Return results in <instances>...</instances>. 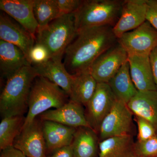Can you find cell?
Masks as SVG:
<instances>
[{
    "label": "cell",
    "mask_w": 157,
    "mask_h": 157,
    "mask_svg": "<svg viewBox=\"0 0 157 157\" xmlns=\"http://www.w3.org/2000/svg\"><path fill=\"white\" fill-rule=\"evenodd\" d=\"M31 65L25 55L16 45L0 40L1 75L8 78L21 68Z\"/></svg>",
    "instance_id": "17"
},
{
    "label": "cell",
    "mask_w": 157,
    "mask_h": 157,
    "mask_svg": "<svg viewBox=\"0 0 157 157\" xmlns=\"http://www.w3.org/2000/svg\"><path fill=\"white\" fill-rule=\"evenodd\" d=\"M60 16L74 13L79 8L82 1L80 0H55Z\"/></svg>",
    "instance_id": "29"
},
{
    "label": "cell",
    "mask_w": 157,
    "mask_h": 157,
    "mask_svg": "<svg viewBox=\"0 0 157 157\" xmlns=\"http://www.w3.org/2000/svg\"><path fill=\"white\" fill-rule=\"evenodd\" d=\"M67 94L58 86L47 78H35L29 99V108L22 128L30 124L37 116L51 108H59L67 103Z\"/></svg>",
    "instance_id": "4"
},
{
    "label": "cell",
    "mask_w": 157,
    "mask_h": 157,
    "mask_svg": "<svg viewBox=\"0 0 157 157\" xmlns=\"http://www.w3.org/2000/svg\"><path fill=\"white\" fill-rule=\"evenodd\" d=\"M25 117L15 116L3 118L0 124V149L1 151L13 146L14 140L22 130Z\"/></svg>",
    "instance_id": "24"
},
{
    "label": "cell",
    "mask_w": 157,
    "mask_h": 157,
    "mask_svg": "<svg viewBox=\"0 0 157 157\" xmlns=\"http://www.w3.org/2000/svg\"><path fill=\"white\" fill-rule=\"evenodd\" d=\"M128 62L130 75L137 90H157L152 73L149 56H128Z\"/></svg>",
    "instance_id": "16"
},
{
    "label": "cell",
    "mask_w": 157,
    "mask_h": 157,
    "mask_svg": "<svg viewBox=\"0 0 157 157\" xmlns=\"http://www.w3.org/2000/svg\"><path fill=\"white\" fill-rule=\"evenodd\" d=\"M38 76L34 67L30 65L7 78L0 97V111L3 118L23 116L28 111L31 88Z\"/></svg>",
    "instance_id": "2"
},
{
    "label": "cell",
    "mask_w": 157,
    "mask_h": 157,
    "mask_svg": "<svg viewBox=\"0 0 157 157\" xmlns=\"http://www.w3.org/2000/svg\"><path fill=\"white\" fill-rule=\"evenodd\" d=\"M33 11L39 25L38 32L59 17L55 0H34Z\"/></svg>",
    "instance_id": "25"
},
{
    "label": "cell",
    "mask_w": 157,
    "mask_h": 157,
    "mask_svg": "<svg viewBox=\"0 0 157 157\" xmlns=\"http://www.w3.org/2000/svg\"><path fill=\"white\" fill-rule=\"evenodd\" d=\"M47 157H74L71 145L62 147L53 152L51 155Z\"/></svg>",
    "instance_id": "33"
},
{
    "label": "cell",
    "mask_w": 157,
    "mask_h": 157,
    "mask_svg": "<svg viewBox=\"0 0 157 157\" xmlns=\"http://www.w3.org/2000/svg\"><path fill=\"white\" fill-rule=\"evenodd\" d=\"M73 76L71 93L69 97L70 100L86 107L95 92L98 82L92 75L90 70Z\"/></svg>",
    "instance_id": "23"
},
{
    "label": "cell",
    "mask_w": 157,
    "mask_h": 157,
    "mask_svg": "<svg viewBox=\"0 0 157 157\" xmlns=\"http://www.w3.org/2000/svg\"><path fill=\"white\" fill-rule=\"evenodd\" d=\"M116 99L107 83H98L94 94L86 106V117L98 134L101 123L110 112Z\"/></svg>",
    "instance_id": "9"
},
{
    "label": "cell",
    "mask_w": 157,
    "mask_h": 157,
    "mask_svg": "<svg viewBox=\"0 0 157 157\" xmlns=\"http://www.w3.org/2000/svg\"><path fill=\"white\" fill-rule=\"evenodd\" d=\"M112 27H98L78 32L65 51L63 64L71 75L90 70L95 61L118 42Z\"/></svg>",
    "instance_id": "1"
},
{
    "label": "cell",
    "mask_w": 157,
    "mask_h": 157,
    "mask_svg": "<svg viewBox=\"0 0 157 157\" xmlns=\"http://www.w3.org/2000/svg\"><path fill=\"white\" fill-rule=\"evenodd\" d=\"M128 58L127 52L118 42L95 61L90 69L91 73L98 83H108Z\"/></svg>",
    "instance_id": "8"
},
{
    "label": "cell",
    "mask_w": 157,
    "mask_h": 157,
    "mask_svg": "<svg viewBox=\"0 0 157 157\" xmlns=\"http://www.w3.org/2000/svg\"><path fill=\"white\" fill-rule=\"evenodd\" d=\"M98 134L89 127L76 129L71 145L74 157H97L99 155Z\"/></svg>",
    "instance_id": "20"
},
{
    "label": "cell",
    "mask_w": 157,
    "mask_h": 157,
    "mask_svg": "<svg viewBox=\"0 0 157 157\" xmlns=\"http://www.w3.org/2000/svg\"><path fill=\"white\" fill-rule=\"evenodd\" d=\"M51 58L50 54L44 45L36 42L29 54V60L32 65L44 63Z\"/></svg>",
    "instance_id": "28"
},
{
    "label": "cell",
    "mask_w": 157,
    "mask_h": 157,
    "mask_svg": "<svg viewBox=\"0 0 157 157\" xmlns=\"http://www.w3.org/2000/svg\"><path fill=\"white\" fill-rule=\"evenodd\" d=\"M149 59L154 80L157 90V47L150 54Z\"/></svg>",
    "instance_id": "31"
},
{
    "label": "cell",
    "mask_w": 157,
    "mask_h": 157,
    "mask_svg": "<svg viewBox=\"0 0 157 157\" xmlns=\"http://www.w3.org/2000/svg\"><path fill=\"white\" fill-rule=\"evenodd\" d=\"M128 56H149L157 47V30L148 21L118 39Z\"/></svg>",
    "instance_id": "7"
},
{
    "label": "cell",
    "mask_w": 157,
    "mask_h": 157,
    "mask_svg": "<svg viewBox=\"0 0 157 157\" xmlns=\"http://www.w3.org/2000/svg\"><path fill=\"white\" fill-rule=\"evenodd\" d=\"M0 157H27L19 150L14 146H10L1 151Z\"/></svg>",
    "instance_id": "32"
},
{
    "label": "cell",
    "mask_w": 157,
    "mask_h": 157,
    "mask_svg": "<svg viewBox=\"0 0 157 157\" xmlns=\"http://www.w3.org/2000/svg\"><path fill=\"white\" fill-rule=\"evenodd\" d=\"M134 137H109L99 142L98 157H136Z\"/></svg>",
    "instance_id": "22"
},
{
    "label": "cell",
    "mask_w": 157,
    "mask_h": 157,
    "mask_svg": "<svg viewBox=\"0 0 157 157\" xmlns=\"http://www.w3.org/2000/svg\"><path fill=\"white\" fill-rule=\"evenodd\" d=\"M0 39L20 48L28 60L30 51L36 43V37L3 12L0 14Z\"/></svg>",
    "instance_id": "13"
},
{
    "label": "cell",
    "mask_w": 157,
    "mask_h": 157,
    "mask_svg": "<svg viewBox=\"0 0 157 157\" xmlns=\"http://www.w3.org/2000/svg\"><path fill=\"white\" fill-rule=\"evenodd\" d=\"M34 0H1L0 9L36 37L38 23L33 11Z\"/></svg>",
    "instance_id": "14"
},
{
    "label": "cell",
    "mask_w": 157,
    "mask_h": 157,
    "mask_svg": "<svg viewBox=\"0 0 157 157\" xmlns=\"http://www.w3.org/2000/svg\"><path fill=\"white\" fill-rule=\"evenodd\" d=\"M147 0H124L121 13L113 31L118 39L146 21Z\"/></svg>",
    "instance_id": "11"
},
{
    "label": "cell",
    "mask_w": 157,
    "mask_h": 157,
    "mask_svg": "<svg viewBox=\"0 0 157 157\" xmlns=\"http://www.w3.org/2000/svg\"><path fill=\"white\" fill-rule=\"evenodd\" d=\"M13 146L27 157H47L43 121L36 118L29 125L23 128Z\"/></svg>",
    "instance_id": "10"
},
{
    "label": "cell",
    "mask_w": 157,
    "mask_h": 157,
    "mask_svg": "<svg viewBox=\"0 0 157 157\" xmlns=\"http://www.w3.org/2000/svg\"><path fill=\"white\" fill-rule=\"evenodd\" d=\"M123 0H85L74 13L77 33L98 27H113L119 20Z\"/></svg>",
    "instance_id": "3"
},
{
    "label": "cell",
    "mask_w": 157,
    "mask_h": 157,
    "mask_svg": "<svg viewBox=\"0 0 157 157\" xmlns=\"http://www.w3.org/2000/svg\"><path fill=\"white\" fill-rule=\"evenodd\" d=\"M74 13L60 16L38 31L36 42L44 45L51 58L63 57L66 49L77 36Z\"/></svg>",
    "instance_id": "5"
},
{
    "label": "cell",
    "mask_w": 157,
    "mask_h": 157,
    "mask_svg": "<svg viewBox=\"0 0 157 157\" xmlns=\"http://www.w3.org/2000/svg\"><path fill=\"white\" fill-rule=\"evenodd\" d=\"M146 21L157 30V0H147Z\"/></svg>",
    "instance_id": "30"
},
{
    "label": "cell",
    "mask_w": 157,
    "mask_h": 157,
    "mask_svg": "<svg viewBox=\"0 0 157 157\" xmlns=\"http://www.w3.org/2000/svg\"><path fill=\"white\" fill-rule=\"evenodd\" d=\"M62 58H52L44 63L32 65L39 76L48 79L58 86L70 97L73 76L65 68Z\"/></svg>",
    "instance_id": "15"
},
{
    "label": "cell",
    "mask_w": 157,
    "mask_h": 157,
    "mask_svg": "<svg viewBox=\"0 0 157 157\" xmlns=\"http://www.w3.org/2000/svg\"><path fill=\"white\" fill-rule=\"evenodd\" d=\"M136 157H157V135L144 141H137L135 144Z\"/></svg>",
    "instance_id": "26"
},
{
    "label": "cell",
    "mask_w": 157,
    "mask_h": 157,
    "mask_svg": "<svg viewBox=\"0 0 157 157\" xmlns=\"http://www.w3.org/2000/svg\"></svg>",
    "instance_id": "34"
},
{
    "label": "cell",
    "mask_w": 157,
    "mask_h": 157,
    "mask_svg": "<svg viewBox=\"0 0 157 157\" xmlns=\"http://www.w3.org/2000/svg\"><path fill=\"white\" fill-rule=\"evenodd\" d=\"M127 105L134 115L148 121L157 132V90L138 91Z\"/></svg>",
    "instance_id": "18"
},
{
    "label": "cell",
    "mask_w": 157,
    "mask_h": 157,
    "mask_svg": "<svg viewBox=\"0 0 157 157\" xmlns=\"http://www.w3.org/2000/svg\"><path fill=\"white\" fill-rule=\"evenodd\" d=\"M107 83L116 100L126 104L138 92L130 75L128 60Z\"/></svg>",
    "instance_id": "21"
},
{
    "label": "cell",
    "mask_w": 157,
    "mask_h": 157,
    "mask_svg": "<svg viewBox=\"0 0 157 157\" xmlns=\"http://www.w3.org/2000/svg\"><path fill=\"white\" fill-rule=\"evenodd\" d=\"M39 117L42 121L55 122L75 128H91L86 120L83 105L73 100L59 108L47 110Z\"/></svg>",
    "instance_id": "12"
},
{
    "label": "cell",
    "mask_w": 157,
    "mask_h": 157,
    "mask_svg": "<svg viewBox=\"0 0 157 157\" xmlns=\"http://www.w3.org/2000/svg\"><path fill=\"white\" fill-rule=\"evenodd\" d=\"M134 120L138 128L137 141H144L157 135V131L155 127L145 119L135 116Z\"/></svg>",
    "instance_id": "27"
},
{
    "label": "cell",
    "mask_w": 157,
    "mask_h": 157,
    "mask_svg": "<svg viewBox=\"0 0 157 157\" xmlns=\"http://www.w3.org/2000/svg\"><path fill=\"white\" fill-rule=\"evenodd\" d=\"M133 115L127 104L116 100L101 123L98 134L100 142L111 137H134L135 130Z\"/></svg>",
    "instance_id": "6"
},
{
    "label": "cell",
    "mask_w": 157,
    "mask_h": 157,
    "mask_svg": "<svg viewBox=\"0 0 157 157\" xmlns=\"http://www.w3.org/2000/svg\"><path fill=\"white\" fill-rule=\"evenodd\" d=\"M76 129L55 122L43 121L47 151L54 152L62 147L71 145Z\"/></svg>",
    "instance_id": "19"
}]
</instances>
